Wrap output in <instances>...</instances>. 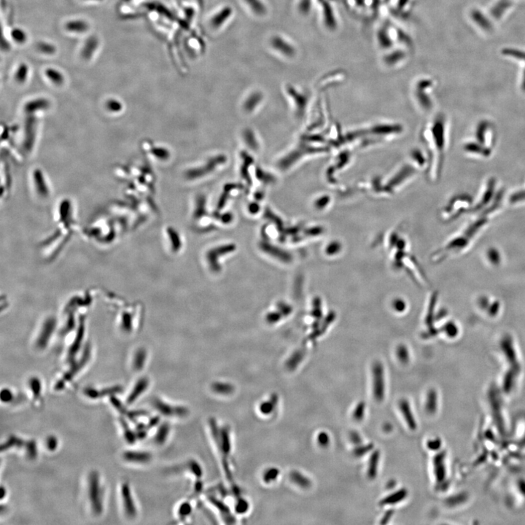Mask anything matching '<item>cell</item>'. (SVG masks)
<instances>
[{
	"label": "cell",
	"mask_w": 525,
	"mask_h": 525,
	"mask_svg": "<svg viewBox=\"0 0 525 525\" xmlns=\"http://www.w3.org/2000/svg\"><path fill=\"white\" fill-rule=\"evenodd\" d=\"M89 495L93 512L100 515L102 512V501L100 479L97 472H91L89 479Z\"/></svg>",
	"instance_id": "cell-1"
},
{
	"label": "cell",
	"mask_w": 525,
	"mask_h": 525,
	"mask_svg": "<svg viewBox=\"0 0 525 525\" xmlns=\"http://www.w3.org/2000/svg\"><path fill=\"white\" fill-rule=\"evenodd\" d=\"M385 386L384 370L381 364H376L373 366V394L377 401H382L385 397Z\"/></svg>",
	"instance_id": "cell-2"
},
{
	"label": "cell",
	"mask_w": 525,
	"mask_h": 525,
	"mask_svg": "<svg viewBox=\"0 0 525 525\" xmlns=\"http://www.w3.org/2000/svg\"><path fill=\"white\" fill-rule=\"evenodd\" d=\"M122 498L124 500V509L126 514L130 518H133L136 515V507L132 498L131 490L128 484H124L122 487Z\"/></svg>",
	"instance_id": "cell-3"
},
{
	"label": "cell",
	"mask_w": 525,
	"mask_h": 525,
	"mask_svg": "<svg viewBox=\"0 0 525 525\" xmlns=\"http://www.w3.org/2000/svg\"><path fill=\"white\" fill-rule=\"evenodd\" d=\"M399 408H400V411H401L402 415L403 416L404 419H405L408 428L411 430H416L417 424H416V419H415L414 414H413L412 411H411L409 402L405 400V399L400 400V402H399Z\"/></svg>",
	"instance_id": "cell-4"
},
{
	"label": "cell",
	"mask_w": 525,
	"mask_h": 525,
	"mask_svg": "<svg viewBox=\"0 0 525 525\" xmlns=\"http://www.w3.org/2000/svg\"><path fill=\"white\" fill-rule=\"evenodd\" d=\"M122 387L116 386L106 388V389L102 390V391H97V390L92 389V388H87V389L85 390L84 393L88 397L96 399L98 398V397H103L105 395H113L114 394H119V393L122 392Z\"/></svg>",
	"instance_id": "cell-5"
},
{
	"label": "cell",
	"mask_w": 525,
	"mask_h": 525,
	"mask_svg": "<svg viewBox=\"0 0 525 525\" xmlns=\"http://www.w3.org/2000/svg\"><path fill=\"white\" fill-rule=\"evenodd\" d=\"M408 495V491L405 489H400L393 494L388 495L380 502L381 506L394 505L403 501Z\"/></svg>",
	"instance_id": "cell-6"
},
{
	"label": "cell",
	"mask_w": 525,
	"mask_h": 525,
	"mask_svg": "<svg viewBox=\"0 0 525 525\" xmlns=\"http://www.w3.org/2000/svg\"><path fill=\"white\" fill-rule=\"evenodd\" d=\"M380 460V452L375 450L371 455L369 462V468H368L367 474L369 479H374L377 476V471H378V465Z\"/></svg>",
	"instance_id": "cell-7"
},
{
	"label": "cell",
	"mask_w": 525,
	"mask_h": 525,
	"mask_svg": "<svg viewBox=\"0 0 525 525\" xmlns=\"http://www.w3.org/2000/svg\"><path fill=\"white\" fill-rule=\"evenodd\" d=\"M66 29L70 32L77 33V34H83L89 30V26L87 22L83 20H70L66 26Z\"/></svg>",
	"instance_id": "cell-8"
},
{
	"label": "cell",
	"mask_w": 525,
	"mask_h": 525,
	"mask_svg": "<svg viewBox=\"0 0 525 525\" xmlns=\"http://www.w3.org/2000/svg\"><path fill=\"white\" fill-rule=\"evenodd\" d=\"M124 457V459L127 460V461L138 463H146L150 458V456L148 453L142 452H133V451L125 452Z\"/></svg>",
	"instance_id": "cell-9"
},
{
	"label": "cell",
	"mask_w": 525,
	"mask_h": 525,
	"mask_svg": "<svg viewBox=\"0 0 525 525\" xmlns=\"http://www.w3.org/2000/svg\"><path fill=\"white\" fill-rule=\"evenodd\" d=\"M444 455L438 454L434 458L435 474L437 482H442L444 479L445 470L444 465Z\"/></svg>",
	"instance_id": "cell-10"
},
{
	"label": "cell",
	"mask_w": 525,
	"mask_h": 525,
	"mask_svg": "<svg viewBox=\"0 0 525 525\" xmlns=\"http://www.w3.org/2000/svg\"><path fill=\"white\" fill-rule=\"evenodd\" d=\"M147 387V380H144V379L139 380L135 385L133 389L132 390L131 394L129 395L128 398H127V403L129 404L133 403L139 397V396L144 392Z\"/></svg>",
	"instance_id": "cell-11"
},
{
	"label": "cell",
	"mask_w": 525,
	"mask_h": 525,
	"mask_svg": "<svg viewBox=\"0 0 525 525\" xmlns=\"http://www.w3.org/2000/svg\"><path fill=\"white\" fill-rule=\"evenodd\" d=\"M437 394L434 390H430L427 394L425 403V409L429 414H433L436 411Z\"/></svg>",
	"instance_id": "cell-12"
},
{
	"label": "cell",
	"mask_w": 525,
	"mask_h": 525,
	"mask_svg": "<svg viewBox=\"0 0 525 525\" xmlns=\"http://www.w3.org/2000/svg\"><path fill=\"white\" fill-rule=\"evenodd\" d=\"M25 444H26V443H25L23 440L20 439V438H18V437L13 436V435H12V436H10V438H8V440H7L6 442H4V444L1 445V451L7 450V449H10V448L15 447V446L20 448L21 447V446H25Z\"/></svg>",
	"instance_id": "cell-13"
},
{
	"label": "cell",
	"mask_w": 525,
	"mask_h": 525,
	"mask_svg": "<svg viewBox=\"0 0 525 525\" xmlns=\"http://www.w3.org/2000/svg\"><path fill=\"white\" fill-rule=\"evenodd\" d=\"M292 479H293L294 482H295L297 485L303 487V488H309L312 485L311 481L306 476L300 474L299 472H293L292 474Z\"/></svg>",
	"instance_id": "cell-14"
},
{
	"label": "cell",
	"mask_w": 525,
	"mask_h": 525,
	"mask_svg": "<svg viewBox=\"0 0 525 525\" xmlns=\"http://www.w3.org/2000/svg\"><path fill=\"white\" fill-rule=\"evenodd\" d=\"M366 411V403L364 401H361L355 406L353 411V418L357 422H361L363 420Z\"/></svg>",
	"instance_id": "cell-15"
},
{
	"label": "cell",
	"mask_w": 525,
	"mask_h": 525,
	"mask_svg": "<svg viewBox=\"0 0 525 525\" xmlns=\"http://www.w3.org/2000/svg\"><path fill=\"white\" fill-rule=\"evenodd\" d=\"M374 445L369 444L366 445L360 444L354 449V455L358 457H363L373 449Z\"/></svg>",
	"instance_id": "cell-16"
},
{
	"label": "cell",
	"mask_w": 525,
	"mask_h": 525,
	"mask_svg": "<svg viewBox=\"0 0 525 525\" xmlns=\"http://www.w3.org/2000/svg\"><path fill=\"white\" fill-rule=\"evenodd\" d=\"M45 75H46V77H48L50 80H51L54 83H57V84H59L63 81V76L61 72L59 71H57V70H55V69H48V70L45 71Z\"/></svg>",
	"instance_id": "cell-17"
},
{
	"label": "cell",
	"mask_w": 525,
	"mask_h": 525,
	"mask_svg": "<svg viewBox=\"0 0 525 525\" xmlns=\"http://www.w3.org/2000/svg\"><path fill=\"white\" fill-rule=\"evenodd\" d=\"M11 36L15 42L19 44L24 43L27 37L25 31L20 29H14L11 32Z\"/></svg>",
	"instance_id": "cell-18"
},
{
	"label": "cell",
	"mask_w": 525,
	"mask_h": 525,
	"mask_svg": "<svg viewBox=\"0 0 525 525\" xmlns=\"http://www.w3.org/2000/svg\"><path fill=\"white\" fill-rule=\"evenodd\" d=\"M26 446V454L30 459H34L37 457V444L34 441H28L25 444Z\"/></svg>",
	"instance_id": "cell-19"
},
{
	"label": "cell",
	"mask_w": 525,
	"mask_h": 525,
	"mask_svg": "<svg viewBox=\"0 0 525 525\" xmlns=\"http://www.w3.org/2000/svg\"><path fill=\"white\" fill-rule=\"evenodd\" d=\"M30 388L31 392H32L33 394H34V397H36V398L38 397L39 396H40L41 391L40 383V381H39L38 379H31L30 381Z\"/></svg>",
	"instance_id": "cell-20"
},
{
	"label": "cell",
	"mask_w": 525,
	"mask_h": 525,
	"mask_svg": "<svg viewBox=\"0 0 525 525\" xmlns=\"http://www.w3.org/2000/svg\"><path fill=\"white\" fill-rule=\"evenodd\" d=\"M122 423L123 427H124V431H125L126 439L127 440L128 442L132 444V443L134 442L135 438H135V435L132 433L131 429L130 428L129 426H127V422L125 421L122 419Z\"/></svg>",
	"instance_id": "cell-21"
},
{
	"label": "cell",
	"mask_w": 525,
	"mask_h": 525,
	"mask_svg": "<svg viewBox=\"0 0 525 525\" xmlns=\"http://www.w3.org/2000/svg\"><path fill=\"white\" fill-rule=\"evenodd\" d=\"M317 442L322 447H326L329 445V435L325 432H321L317 435Z\"/></svg>",
	"instance_id": "cell-22"
},
{
	"label": "cell",
	"mask_w": 525,
	"mask_h": 525,
	"mask_svg": "<svg viewBox=\"0 0 525 525\" xmlns=\"http://www.w3.org/2000/svg\"><path fill=\"white\" fill-rule=\"evenodd\" d=\"M28 73V67L25 64H22L18 69H17L16 74H15V77H16L17 80L20 81V80H24L26 78V75Z\"/></svg>",
	"instance_id": "cell-23"
},
{
	"label": "cell",
	"mask_w": 525,
	"mask_h": 525,
	"mask_svg": "<svg viewBox=\"0 0 525 525\" xmlns=\"http://www.w3.org/2000/svg\"><path fill=\"white\" fill-rule=\"evenodd\" d=\"M12 397H13V394H12V392H11L10 391H9V390L4 389L1 391V401L6 402V403H8V402H10V400H12Z\"/></svg>",
	"instance_id": "cell-24"
},
{
	"label": "cell",
	"mask_w": 525,
	"mask_h": 525,
	"mask_svg": "<svg viewBox=\"0 0 525 525\" xmlns=\"http://www.w3.org/2000/svg\"><path fill=\"white\" fill-rule=\"evenodd\" d=\"M58 446V441L56 439V437L50 436L48 437V440H47V447L49 449L50 451H54L56 449Z\"/></svg>",
	"instance_id": "cell-25"
},
{
	"label": "cell",
	"mask_w": 525,
	"mask_h": 525,
	"mask_svg": "<svg viewBox=\"0 0 525 525\" xmlns=\"http://www.w3.org/2000/svg\"><path fill=\"white\" fill-rule=\"evenodd\" d=\"M350 441H351L354 444L360 445L362 443V439H361V435H359V433H357V432L353 431L352 432V433H350Z\"/></svg>",
	"instance_id": "cell-26"
},
{
	"label": "cell",
	"mask_w": 525,
	"mask_h": 525,
	"mask_svg": "<svg viewBox=\"0 0 525 525\" xmlns=\"http://www.w3.org/2000/svg\"><path fill=\"white\" fill-rule=\"evenodd\" d=\"M394 511H388V512H387L385 514L384 517H383V519H382V521L381 523H380V524H387V523H388V522H389L390 520H391V518H392L393 516H394Z\"/></svg>",
	"instance_id": "cell-27"
},
{
	"label": "cell",
	"mask_w": 525,
	"mask_h": 525,
	"mask_svg": "<svg viewBox=\"0 0 525 525\" xmlns=\"http://www.w3.org/2000/svg\"><path fill=\"white\" fill-rule=\"evenodd\" d=\"M439 446L440 442L438 440H435V441H430L428 443H427V446H428L430 449H433V450H435V449H437V448L439 447Z\"/></svg>",
	"instance_id": "cell-28"
}]
</instances>
